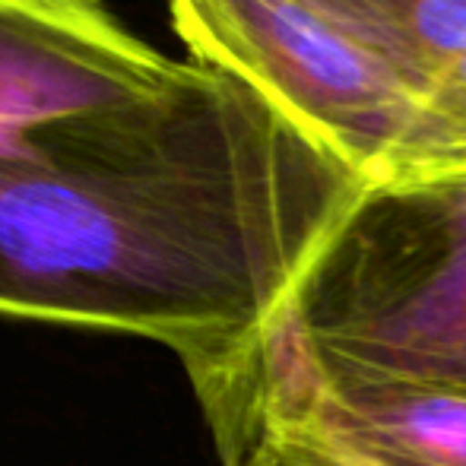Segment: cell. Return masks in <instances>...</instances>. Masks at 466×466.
I'll list each match as a JSON object with an SVG mask.
<instances>
[{
    "label": "cell",
    "instance_id": "cell-8",
    "mask_svg": "<svg viewBox=\"0 0 466 466\" xmlns=\"http://www.w3.org/2000/svg\"><path fill=\"white\" fill-rule=\"evenodd\" d=\"M429 108L444 130L466 149V55L429 93Z\"/></svg>",
    "mask_w": 466,
    "mask_h": 466
},
{
    "label": "cell",
    "instance_id": "cell-3",
    "mask_svg": "<svg viewBox=\"0 0 466 466\" xmlns=\"http://www.w3.org/2000/svg\"><path fill=\"white\" fill-rule=\"evenodd\" d=\"M190 61L245 80L371 185L463 159L425 98L308 0H166Z\"/></svg>",
    "mask_w": 466,
    "mask_h": 466
},
{
    "label": "cell",
    "instance_id": "cell-7",
    "mask_svg": "<svg viewBox=\"0 0 466 466\" xmlns=\"http://www.w3.org/2000/svg\"><path fill=\"white\" fill-rule=\"evenodd\" d=\"M222 466H374L352 454L314 425L289 416L260 400L258 425L251 431L245 454Z\"/></svg>",
    "mask_w": 466,
    "mask_h": 466
},
{
    "label": "cell",
    "instance_id": "cell-2",
    "mask_svg": "<svg viewBox=\"0 0 466 466\" xmlns=\"http://www.w3.org/2000/svg\"><path fill=\"white\" fill-rule=\"evenodd\" d=\"M279 327L324 365L466 390V156L365 190Z\"/></svg>",
    "mask_w": 466,
    "mask_h": 466
},
{
    "label": "cell",
    "instance_id": "cell-6",
    "mask_svg": "<svg viewBox=\"0 0 466 466\" xmlns=\"http://www.w3.org/2000/svg\"><path fill=\"white\" fill-rule=\"evenodd\" d=\"M393 67L429 105L435 83L466 55V0H308Z\"/></svg>",
    "mask_w": 466,
    "mask_h": 466
},
{
    "label": "cell",
    "instance_id": "cell-4",
    "mask_svg": "<svg viewBox=\"0 0 466 466\" xmlns=\"http://www.w3.org/2000/svg\"><path fill=\"white\" fill-rule=\"evenodd\" d=\"M178 67L105 0H0V149L159 89Z\"/></svg>",
    "mask_w": 466,
    "mask_h": 466
},
{
    "label": "cell",
    "instance_id": "cell-1",
    "mask_svg": "<svg viewBox=\"0 0 466 466\" xmlns=\"http://www.w3.org/2000/svg\"><path fill=\"white\" fill-rule=\"evenodd\" d=\"M365 190L254 86L181 61L0 149V318L159 343L232 463L289 299Z\"/></svg>",
    "mask_w": 466,
    "mask_h": 466
},
{
    "label": "cell",
    "instance_id": "cell-5",
    "mask_svg": "<svg viewBox=\"0 0 466 466\" xmlns=\"http://www.w3.org/2000/svg\"><path fill=\"white\" fill-rule=\"evenodd\" d=\"M260 400L374 466H466V390L324 365L282 327L267 350Z\"/></svg>",
    "mask_w": 466,
    "mask_h": 466
}]
</instances>
